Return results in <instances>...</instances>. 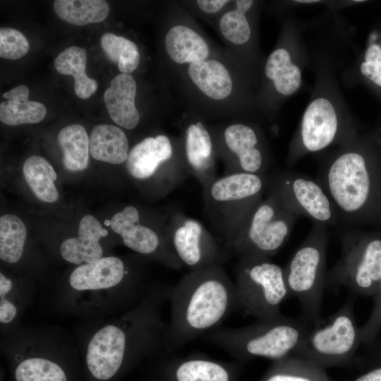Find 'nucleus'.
<instances>
[{
  "label": "nucleus",
  "instance_id": "a19ab883",
  "mask_svg": "<svg viewBox=\"0 0 381 381\" xmlns=\"http://www.w3.org/2000/svg\"><path fill=\"white\" fill-rule=\"evenodd\" d=\"M3 97L6 99L26 101L28 100L29 89L25 85H20L12 89L8 92L3 94Z\"/></svg>",
  "mask_w": 381,
  "mask_h": 381
},
{
  "label": "nucleus",
  "instance_id": "393cba45",
  "mask_svg": "<svg viewBox=\"0 0 381 381\" xmlns=\"http://www.w3.org/2000/svg\"><path fill=\"white\" fill-rule=\"evenodd\" d=\"M265 73L272 81L276 91L285 97L296 92L302 83L301 68L292 61L289 52L283 47L276 49L270 54Z\"/></svg>",
  "mask_w": 381,
  "mask_h": 381
},
{
  "label": "nucleus",
  "instance_id": "f257e3e1",
  "mask_svg": "<svg viewBox=\"0 0 381 381\" xmlns=\"http://www.w3.org/2000/svg\"><path fill=\"white\" fill-rule=\"evenodd\" d=\"M316 179L341 224L381 225V153L373 144L354 138L322 162Z\"/></svg>",
  "mask_w": 381,
  "mask_h": 381
},
{
  "label": "nucleus",
  "instance_id": "423d86ee",
  "mask_svg": "<svg viewBox=\"0 0 381 381\" xmlns=\"http://www.w3.org/2000/svg\"><path fill=\"white\" fill-rule=\"evenodd\" d=\"M298 215L267 192L229 243L241 257L269 258L288 240Z\"/></svg>",
  "mask_w": 381,
  "mask_h": 381
},
{
  "label": "nucleus",
  "instance_id": "aec40b11",
  "mask_svg": "<svg viewBox=\"0 0 381 381\" xmlns=\"http://www.w3.org/2000/svg\"><path fill=\"white\" fill-rule=\"evenodd\" d=\"M107 234V230L95 217L85 215L80 221L78 236L61 243V255L65 260L75 265L92 262L102 258L99 239Z\"/></svg>",
  "mask_w": 381,
  "mask_h": 381
},
{
  "label": "nucleus",
  "instance_id": "7ed1b4c3",
  "mask_svg": "<svg viewBox=\"0 0 381 381\" xmlns=\"http://www.w3.org/2000/svg\"><path fill=\"white\" fill-rule=\"evenodd\" d=\"M313 323L282 315L257 320L251 325L211 331L206 338L234 358L279 360L292 356Z\"/></svg>",
  "mask_w": 381,
  "mask_h": 381
},
{
  "label": "nucleus",
  "instance_id": "ea45409f",
  "mask_svg": "<svg viewBox=\"0 0 381 381\" xmlns=\"http://www.w3.org/2000/svg\"><path fill=\"white\" fill-rule=\"evenodd\" d=\"M198 7L205 13H215L219 11L228 2L227 0H198Z\"/></svg>",
  "mask_w": 381,
  "mask_h": 381
},
{
  "label": "nucleus",
  "instance_id": "7c9ffc66",
  "mask_svg": "<svg viewBox=\"0 0 381 381\" xmlns=\"http://www.w3.org/2000/svg\"><path fill=\"white\" fill-rule=\"evenodd\" d=\"M100 45L106 57L117 64L121 73L130 74L138 67L140 53L133 41L107 32L101 37Z\"/></svg>",
  "mask_w": 381,
  "mask_h": 381
},
{
  "label": "nucleus",
  "instance_id": "b1692460",
  "mask_svg": "<svg viewBox=\"0 0 381 381\" xmlns=\"http://www.w3.org/2000/svg\"><path fill=\"white\" fill-rule=\"evenodd\" d=\"M165 48L171 59L179 64L207 59L210 54L205 40L191 28L182 25L169 30L165 37Z\"/></svg>",
  "mask_w": 381,
  "mask_h": 381
},
{
  "label": "nucleus",
  "instance_id": "c9c22d12",
  "mask_svg": "<svg viewBox=\"0 0 381 381\" xmlns=\"http://www.w3.org/2000/svg\"><path fill=\"white\" fill-rule=\"evenodd\" d=\"M29 49V42L21 32L11 28H1V58L9 60L19 59L25 56Z\"/></svg>",
  "mask_w": 381,
  "mask_h": 381
},
{
  "label": "nucleus",
  "instance_id": "dca6fc26",
  "mask_svg": "<svg viewBox=\"0 0 381 381\" xmlns=\"http://www.w3.org/2000/svg\"><path fill=\"white\" fill-rule=\"evenodd\" d=\"M238 365L193 355L172 358L161 371L160 381H236Z\"/></svg>",
  "mask_w": 381,
  "mask_h": 381
},
{
  "label": "nucleus",
  "instance_id": "72a5a7b5",
  "mask_svg": "<svg viewBox=\"0 0 381 381\" xmlns=\"http://www.w3.org/2000/svg\"><path fill=\"white\" fill-rule=\"evenodd\" d=\"M311 372L310 362L289 356L275 361L273 368L262 381H318Z\"/></svg>",
  "mask_w": 381,
  "mask_h": 381
},
{
  "label": "nucleus",
  "instance_id": "39448f33",
  "mask_svg": "<svg viewBox=\"0 0 381 381\" xmlns=\"http://www.w3.org/2000/svg\"><path fill=\"white\" fill-rule=\"evenodd\" d=\"M339 259L327 272L326 286L374 296L381 281V231L353 229L341 239Z\"/></svg>",
  "mask_w": 381,
  "mask_h": 381
},
{
  "label": "nucleus",
  "instance_id": "cd10ccee",
  "mask_svg": "<svg viewBox=\"0 0 381 381\" xmlns=\"http://www.w3.org/2000/svg\"><path fill=\"white\" fill-rule=\"evenodd\" d=\"M23 172L27 183L40 200L54 202L58 200L59 195L54 185L57 175L46 159L38 155L29 157L23 164Z\"/></svg>",
  "mask_w": 381,
  "mask_h": 381
},
{
  "label": "nucleus",
  "instance_id": "a211bd4d",
  "mask_svg": "<svg viewBox=\"0 0 381 381\" xmlns=\"http://www.w3.org/2000/svg\"><path fill=\"white\" fill-rule=\"evenodd\" d=\"M185 163L205 188L215 178L213 143L211 135L200 121L190 123L185 133Z\"/></svg>",
  "mask_w": 381,
  "mask_h": 381
},
{
  "label": "nucleus",
  "instance_id": "c756f323",
  "mask_svg": "<svg viewBox=\"0 0 381 381\" xmlns=\"http://www.w3.org/2000/svg\"><path fill=\"white\" fill-rule=\"evenodd\" d=\"M15 381H71L66 369L58 362L39 356L25 358L13 368Z\"/></svg>",
  "mask_w": 381,
  "mask_h": 381
},
{
  "label": "nucleus",
  "instance_id": "9b49d317",
  "mask_svg": "<svg viewBox=\"0 0 381 381\" xmlns=\"http://www.w3.org/2000/svg\"><path fill=\"white\" fill-rule=\"evenodd\" d=\"M354 138L350 127L341 121L334 104L327 97H316L303 113L290 145L287 164L293 165L306 154L323 150L336 143L344 145Z\"/></svg>",
  "mask_w": 381,
  "mask_h": 381
},
{
  "label": "nucleus",
  "instance_id": "e433bc0d",
  "mask_svg": "<svg viewBox=\"0 0 381 381\" xmlns=\"http://www.w3.org/2000/svg\"><path fill=\"white\" fill-rule=\"evenodd\" d=\"M373 297L374 303L370 316L361 327L362 344L368 346L374 344L381 330V281Z\"/></svg>",
  "mask_w": 381,
  "mask_h": 381
},
{
  "label": "nucleus",
  "instance_id": "79ce46f5",
  "mask_svg": "<svg viewBox=\"0 0 381 381\" xmlns=\"http://www.w3.org/2000/svg\"><path fill=\"white\" fill-rule=\"evenodd\" d=\"M355 381H381V365L362 375Z\"/></svg>",
  "mask_w": 381,
  "mask_h": 381
},
{
  "label": "nucleus",
  "instance_id": "0eeeda50",
  "mask_svg": "<svg viewBox=\"0 0 381 381\" xmlns=\"http://www.w3.org/2000/svg\"><path fill=\"white\" fill-rule=\"evenodd\" d=\"M266 188V174L234 172L214 179L205 188L209 211L228 243L264 197Z\"/></svg>",
  "mask_w": 381,
  "mask_h": 381
},
{
  "label": "nucleus",
  "instance_id": "2eb2a0df",
  "mask_svg": "<svg viewBox=\"0 0 381 381\" xmlns=\"http://www.w3.org/2000/svg\"><path fill=\"white\" fill-rule=\"evenodd\" d=\"M224 142L233 158L229 172L265 175L269 156L259 132L251 126L236 123L224 131Z\"/></svg>",
  "mask_w": 381,
  "mask_h": 381
},
{
  "label": "nucleus",
  "instance_id": "f8f14e48",
  "mask_svg": "<svg viewBox=\"0 0 381 381\" xmlns=\"http://www.w3.org/2000/svg\"><path fill=\"white\" fill-rule=\"evenodd\" d=\"M167 234L176 256L190 271L219 264L217 242L197 219L173 213Z\"/></svg>",
  "mask_w": 381,
  "mask_h": 381
},
{
  "label": "nucleus",
  "instance_id": "c85d7f7f",
  "mask_svg": "<svg viewBox=\"0 0 381 381\" xmlns=\"http://www.w3.org/2000/svg\"><path fill=\"white\" fill-rule=\"evenodd\" d=\"M54 9L59 18L75 25L102 22L109 13L103 0H56Z\"/></svg>",
  "mask_w": 381,
  "mask_h": 381
},
{
  "label": "nucleus",
  "instance_id": "a878e982",
  "mask_svg": "<svg viewBox=\"0 0 381 381\" xmlns=\"http://www.w3.org/2000/svg\"><path fill=\"white\" fill-rule=\"evenodd\" d=\"M87 52L85 49L72 46L60 52L54 60V67L62 75H71L74 78V90L80 99H88L97 89V82L86 74Z\"/></svg>",
  "mask_w": 381,
  "mask_h": 381
},
{
  "label": "nucleus",
  "instance_id": "4468645a",
  "mask_svg": "<svg viewBox=\"0 0 381 381\" xmlns=\"http://www.w3.org/2000/svg\"><path fill=\"white\" fill-rule=\"evenodd\" d=\"M110 226L121 236L127 248L143 255L158 254L162 261L174 270L183 267L169 240L162 238L155 229L142 224L140 212L135 207L128 205L114 214L110 220Z\"/></svg>",
  "mask_w": 381,
  "mask_h": 381
},
{
  "label": "nucleus",
  "instance_id": "bb28decb",
  "mask_svg": "<svg viewBox=\"0 0 381 381\" xmlns=\"http://www.w3.org/2000/svg\"><path fill=\"white\" fill-rule=\"evenodd\" d=\"M57 139L64 167L71 171L85 169L90 152V138L85 128L80 124L69 125L59 132Z\"/></svg>",
  "mask_w": 381,
  "mask_h": 381
},
{
  "label": "nucleus",
  "instance_id": "49530a36",
  "mask_svg": "<svg viewBox=\"0 0 381 381\" xmlns=\"http://www.w3.org/2000/svg\"><path fill=\"white\" fill-rule=\"evenodd\" d=\"M377 147H378V150L381 153V133L380 135L378 137V139H377Z\"/></svg>",
  "mask_w": 381,
  "mask_h": 381
},
{
  "label": "nucleus",
  "instance_id": "f03ea898",
  "mask_svg": "<svg viewBox=\"0 0 381 381\" xmlns=\"http://www.w3.org/2000/svg\"><path fill=\"white\" fill-rule=\"evenodd\" d=\"M169 295L167 348L172 351L211 331L238 306L235 283L219 264L190 271Z\"/></svg>",
  "mask_w": 381,
  "mask_h": 381
},
{
  "label": "nucleus",
  "instance_id": "ddd939ff",
  "mask_svg": "<svg viewBox=\"0 0 381 381\" xmlns=\"http://www.w3.org/2000/svg\"><path fill=\"white\" fill-rule=\"evenodd\" d=\"M131 330L126 331L116 325H109L92 336L85 356L86 368L91 381H111L121 373L128 356L131 339L128 332Z\"/></svg>",
  "mask_w": 381,
  "mask_h": 381
},
{
  "label": "nucleus",
  "instance_id": "37998d69",
  "mask_svg": "<svg viewBox=\"0 0 381 381\" xmlns=\"http://www.w3.org/2000/svg\"><path fill=\"white\" fill-rule=\"evenodd\" d=\"M236 2V9L246 13L253 6V1L251 0H237Z\"/></svg>",
  "mask_w": 381,
  "mask_h": 381
},
{
  "label": "nucleus",
  "instance_id": "1a4fd4ad",
  "mask_svg": "<svg viewBox=\"0 0 381 381\" xmlns=\"http://www.w3.org/2000/svg\"><path fill=\"white\" fill-rule=\"evenodd\" d=\"M361 344L353 301L348 300L327 319L312 324L292 356L320 364L344 362Z\"/></svg>",
  "mask_w": 381,
  "mask_h": 381
},
{
  "label": "nucleus",
  "instance_id": "20e7f679",
  "mask_svg": "<svg viewBox=\"0 0 381 381\" xmlns=\"http://www.w3.org/2000/svg\"><path fill=\"white\" fill-rule=\"evenodd\" d=\"M327 226L313 222L306 238L283 267L289 297L298 301L301 317L310 323L321 320L327 273Z\"/></svg>",
  "mask_w": 381,
  "mask_h": 381
},
{
  "label": "nucleus",
  "instance_id": "58836bf2",
  "mask_svg": "<svg viewBox=\"0 0 381 381\" xmlns=\"http://www.w3.org/2000/svg\"><path fill=\"white\" fill-rule=\"evenodd\" d=\"M13 286L12 282L2 273L0 274V321L3 324L11 322L16 317V306L6 298Z\"/></svg>",
  "mask_w": 381,
  "mask_h": 381
},
{
  "label": "nucleus",
  "instance_id": "a18cd8bd",
  "mask_svg": "<svg viewBox=\"0 0 381 381\" xmlns=\"http://www.w3.org/2000/svg\"><path fill=\"white\" fill-rule=\"evenodd\" d=\"M296 1L298 2V3H302V4H313V3L314 4V3L319 2L320 1H316V0L315 1V0H312V1L311 0H310V1H306V0L303 1H303H301L300 0V1Z\"/></svg>",
  "mask_w": 381,
  "mask_h": 381
},
{
  "label": "nucleus",
  "instance_id": "c03bdc74",
  "mask_svg": "<svg viewBox=\"0 0 381 381\" xmlns=\"http://www.w3.org/2000/svg\"><path fill=\"white\" fill-rule=\"evenodd\" d=\"M375 350V357L378 361H381V339L380 341L376 344L375 347L374 348Z\"/></svg>",
  "mask_w": 381,
  "mask_h": 381
},
{
  "label": "nucleus",
  "instance_id": "6e6552de",
  "mask_svg": "<svg viewBox=\"0 0 381 381\" xmlns=\"http://www.w3.org/2000/svg\"><path fill=\"white\" fill-rule=\"evenodd\" d=\"M235 282L238 306L263 320L281 315L280 306L289 298L283 267L269 258L241 257Z\"/></svg>",
  "mask_w": 381,
  "mask_h": 381
},
{
  "label": "nucleus",
  "instance_id": "f3484780",
  "mask_svg": "<svg viewBox=\"0 0 381 381\" xmlns=\"http://www.w3.org/2000/svg\"><path fill=\"white\" fill-rule=\"evenodd\" d=\"M170 164L179 163L174 160L171 140L163 134L140 140L129 151L126 162L128 174L138 180L150 179Z\"/></svg>",
  "mask_w": 381,
  "mask_h": 381
},
{
  "label": "nucleus",
  "instance_id": "de8ad7c7",
  "mask_svg": "<svg viewBox=\"0 0 381 381\" xmlns=\"http://www.w3.org/2000/svg\"><path fill=\"white\" fill-rule=\"evenodd\" d=\"M381 46V45H380Z\"/></svg>",
  "mask_w": 381,
  "mask_h": 381
},
{
  "label": "nucleus",
  "instance_id": "9d476101",
  "mask_svg": "<svg viewBox=\"0 0 381 381\" xmlns=\"http://www.w3.org/2000/svg\"><path fill=\"white\" fill-rule=\"evenodd\" d=\"M266 191L275 195L289 210L313 222L327 226L341 224L329 197L317 181L289 170L266 174Z\"/></svg>",
  "mask_w": 381,
  "mask_h": 381
},
{
  "label": "nucleus",
  "instance_id": "6ab92c4d",
  "mask_svg": "<svg viewBox=\"0 0 381 381\" xmlns=\"http://www.w3.org/2000/svg\"><path fill=\"white\" fill-rule=\"evenodd\" d=\"M128 273L119 258H101L77 267L69 277V283L78 291L104 289L119 284Z\"/></svg>",
  "mask_w": 381,
  "mask_h": 381
},
{
  "label": "nucleus",
  "instance_id": "4be33fe9",
  "mask_svg": "<svg viewBox=\"0 0 381 381\" xmlns=\"http://www.w3.org/2000/svg\"><path fill=\"white\" fill-rule=\"evenodd\" d=\"M188 73L193 83L211 99H224L232 92L231 75L225 66L217 60L205 59L190 64Z\"/></svg>",
  "mask_w": 381,
  "mask_h": 381
},
{
  "label": "nucleus",
  "instance_id": "f704fd0d",
  "mask_svg": "<svg viewBox=\"0 0 381 381\" xmlns=\"http://www.w3.org/2000/svg\"><path fill=\"white\" fill-rule=\"evenodd\" d=\"M219 29L224 37L235 44L246 43L251 36V28L245 13L236 9L222 16Z\"/></svg>",
  "mask_w": 381,
  "mask_h": 381
},
{
  "label": "nucleus",
  "instance_id": "5701e85b",
  "mask_svg": "<svg viewBox=\"0 0 381 381\" xmlns=\"http://www.w3.org/2000/svg\"><path fill=\"white\" fill-rule=\"evenodd\" d=\"M129 145L125 133L119 127L99 124L90 135V153L96 160L113 164L126 162Z\"/></svg>",
  "mask_w": 381,
  "mask_h": 381
},
{
  "label": "nucleus",
  "instance_id": "412c9836",
  "mask_svg": "<svg viewBox=\"0 0 381 381\" xmlns=\"http://www.w3.org/2000/svg\"><path fill=\"white\" fill-rule=\"evenodd\" d=\"M137 85L130 74L120 73L111 81L104 93V101L112 121L126 129L134 128L140 121L135 98Z\"/></svg>",
  "mask_w": 381,
  "mask_h": 381
},
{
  "label": "nucleus",
  "instance_id": "473e14b6",
  "mask_svg": "<svg viewBox=\"0 0 381 381\" xmlns=\"http://www.w3.org/2000/svg\"><path fill=\"white\" fill-rule=\"evenodd\" d=\"M46 114L44 105L36 101L9 99L0 104V120L8 126L37 123Z\"/></svg>",
  "mask_w": 381,
  "mask_h": 381
},
{
  "label": "nucleus",
  "instance_id": "4c0bfd02",
  "mask_svg": "<svg viewBox=\"0 0 381 381\" xmlns=\"http://www.w3.org/2000/svg\"><path fill=\"white\" fill-rule=\"evenodd\" d=\"M361 73L376 85L381 87V46L373 43L366 49L361 63Z\"/></svg>",
  "mask_w": 381,
  "mask_h": 381
},
{
  "label": "nucleus",
  "instance_id": "2f4dec72",
  "mask_svg": "<svg viewBox=\"0 0 381 381\" xmlns=\"http://www.w3.org/2000/svg\"><path fill=\"white\" fill-rule=\"evenodd\" d=\"M27 231L17 216L6 214L0 218V258L8 263L17 262L22 257Z\"/></svg>",
  "mask_w": 381,
  "mask_h": 381
}]
</instances>
